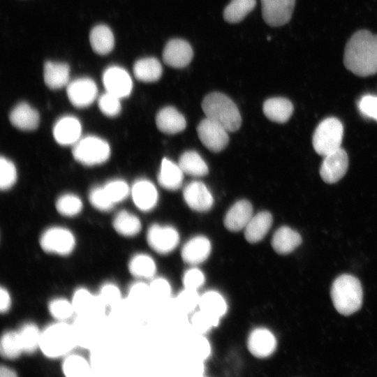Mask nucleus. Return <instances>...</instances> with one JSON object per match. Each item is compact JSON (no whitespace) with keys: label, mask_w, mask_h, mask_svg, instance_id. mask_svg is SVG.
<instances>
[{"label":"nucleus","mask_w":377,"mask_h":377,"mask_svg":"<svg viewBox=\"0 0 377 377\" xmlns=\"http://www.w3.org/2000/svg\"><path fill=\"white\" fill-rule=\"evenodd\" d=\"M295 0H261L262 15L272 27L286 24L291 18Z\"/></svg>","instance_id":"obj_12"},{"label":"nucleus","mask_w":377,"mask_h":377,"mask_svg":"<svg viewBox=\"0 0 377 377\" xmlns=\"http://www.w3.org/2000/svg\"><path fill=\"white\" fill-rule=\"evenodd\" d=\"M89 40L93 50L101 55L108 54L114 47L113 34L111 29L104 24H98L91 29Z\"/></svg>","instance_id":"obj_31"},{"label":"nucleus","mask_w":377,"mask_h":377,"mask_svg":"<svg viewBox=\"0 0 377 377\" xmlns=\"http://www.w3.org/2000/svg\"><path fill=\"white\" fill-rule=\"evenodd\" d=\"M12 305V298L8 290L1 286L0 288V311L1 313H7Z\"/></svg>","instance_id":"obj_53"},{"label":"nucleus","mask_w":377,"mask_h":377,"mask_svg":"<svg viewBox=\"0 0 377 377\" xmlns=\"http://www.w3.org/2000/svg\"><path fill=\"white\" fill-rule=\"evenodd\" d=\"M206 117L217 122L228 132L238 130L242 117L235 103L226 95L220 92L207 94L202 102Z\"/></svg>","instance_id":"obj_3"},{"label":"nucleus","mask_w":377,"mask_h":377,"mask_svg":"<svg viewBox=\"0 0 377 377\" xmlns=\"http://www.w3.org/2000/svg\"><path fill=\"white\" fill-rule=\"evenodd\" d=\"M120 99L118 96L105 91L98 98V108L105 116L116 117L121 110Z\"/></svg>","instance_id":"obj_44"},{"label":"nucleus","mask_w":377,"mask_h":377,"mask_svg":"<svg viewBox=\"0 0 377 377\" xmlns=\"http://www.w3.org/2000/svg\"><path fill=\"white\" fill-rule=\"evenodd\" d=\"M320 168L323 180L333 184L341 179L346 174L348 166V157L341 148L323 156Z\"/></svg>","instance_id":"obj_11"},{"label":"nucleus","mask_w":377,"mask_h":377,"mask_svg":"<svg viewBox=\"0 0 377 377\" xmlns=\"http://www.w3.org/2000/svg\"><path fill=\"white\" fill-rule=\"evenodd\" d=\"M331 297L339 313L348 316L356 312L362 304V288L360 281L350 274L340 275L332 285Z\"/></svg>","instance_id":"obj_4"},{"label":"nucleus","mask_w":377,"mask_h":377,"mask_svg":"<svg viewBox=\"0 0 377 377\" xmlns=\"http://www.w3.org/2000/svg\"><path fill=\"white\" fill-rule=\"evenodd\" d=\"M48 311L55 321L67 322L75 311L71 300L64 297H55L48 303Z\"/></svg>","instance_id":"obj_39"},{"label":"nucleus","mask_w":377,"mask_h":377,"mask_svg":"<svg viewBox=\"0 0 377 377\" xmlns=\"http://www.w3.org/2000/svg\"><path fill=\"white\" fill-rule=\"evenodd\" d=\"M149 285L151 297L165 300L168 299L171 294V286L165 278H154Z\"/></svg>","instance_id":"obj_49"},{"label":"nucleus","mask_w":377,"mask_h":377,"mask_svg":"<svg viewBox=\"0 0 377 377\" xmlns=\"http://www.w3.org/2000/svg\"><path fill=\"white\" fill-rule=\"evenodd\" d=\"M9 119L15 127L22 131L36 129L40 120L38 112L24 102L18 103L13 108Z\"/></svg>","instance_id":"obj_23"},{"label":"nucleus","mask_w":377,"mask_h":377,"mask_svg":"<svg viewBox=\"0 0 377 377\" xmlns=\"http://www.w3.org/2000/svg\"><path fill=\"white\" fill-rule=\"evenodd\" d=\"M162 73L163 68L160 61L154 57L140 59L133 65L135 77L144 82H154L158 80Z\"/></svg>","instance_id":"obj_30"},{"label":"nucleus","mask_w":377,"mask_h":377,"mask_svg":"<svg viewBox=\"0 0 377 377\" xmlns=\"http://www.w3.org/2000/svg\"><path fill=\"white\" fill-rule=\"evenodd\" d=\"M66 91L71 104L76 108H83L93 103L96 98L98 89L93 80L81 77L69 82Z\"/></svg>","instance_id":"obj_10"},{"label":"nucleus","mask_w":377,"mask_h":377,"mask_svg":"<svg viewBox=\"0 0 377 377\" xmlns=\"http://www.w3.org/2000/svg\"><path fill=\"white\" fill-rule=\"evenodd\" d=\"M195 353L200 360L207 358L211 354V346L208 340L204 337H200L195 342Z\"/></svg>","instance_id":"obj_52"},{"label":"nucleus","mask_w":377,"mask_h":377,"mask_svg":"<svg viewBox=\"0 0 377 377\" xmlns=\"http://www.w3.org/2000/svg\"><path fill=\"white\" fill-rule=\"evenodd\" d=\"M82 125L77 118L66 115L54 124L52 134L54 140L61 145H74L80 138Z\"/></svg>","instance_id":"obj_18"},{"label":"nucleus","mask_w":377,"mask_h":377,"mask_svg":"<svg viewBox=\"0 0 377 377\" xmlns=\"http://www.w3.org/2000/svg\"><path fill=\"white\" fill-rule=\"evenodd\" d=\"M256 0H231L223 11V17L229 23L242 21L253 10Z\"/></svg>","instance_id":"obj_38"},{"label":"nucleus","mask_w":377,"mask_h":377,"mask_svg":"<svg viewBox=\"0 0 377 377\" xmlns=\"http://www.w3.org/2000/svg\"><path fill=\"white\" fill-rule=\"evenodd\" d=\"M211 251L212 245L209 239L198 235L186 242L182 249L181 256L186 263L196 265L205 261Z\"/></svg>","instance_id":"obj_20"},{"label":"nucleus","mask_w":377,"mask_h":377,"mask_svg":"<svg viewBox=\"0 0 377 377\" xmlns=\"http://www.w3.org/2000/svg\"><path fill=\"white\" fill-rule=\"evenodd\" d=\"M89 200L94 207L102 212L110 211L114 205L103 186L91 188L89 194Z\"/></svg>","instance_id":"obj_45"},{"label":"nucleus","mask_w":377,"mask_h":377,"mask_svg":"<svg viewBox=\"0 0 377 377\" xmlns=\"http://www.w3.org/2000/svg\"><path fill=\"white\" fill-rule=\"evenodd\" d=\"M357 107L360 113L370 119L377 121V96L367 94L361 97L358 101Z\"/></svg>","instance_id":"obj_48"},{"label":"nucleus","mask_w":377,"mask_h":377,"mask_svg":"<svg viewBox=\"0 0 377 377\" xmlns=\"http://www.w3.org/2000/svg\"><path fill=\"white\" fill-rule=\"evenodd\" d=\"M183 177L184 172L178 164L168 158H163L158 175V182L163 188L170 191L179 189L182 185Z\"/></svg>","instance_id":"obj_28"},{"label":"nucleus","mask_w":377,"mask_h":377,"mask_svg":"<svg viewBox=\"0 0 377 377\" xmlns=\"http://www.w3.org/2000/svg\"><path fill=\"white\" fill-rule=\"evenodd\" d=\"M147 242L155 252L159 254H168L177 246L179 242V235L172 226L154 223L147 230Z\"/></svg>","instance_id":"obj_8"},{"label":"nucleus","mask_w":377,"mask_h":377,"mask_svg":"<svg viewBox=\"0 0 377 377\" xmlns=\"http://www.w3.org/2000/svg\"><path fill=\"white\" fill-rule=\"evenodd\" d=\"M200 309L219 318L228 310L227 302L223 296L216 290H209L200 296Z\"/></svg>","instance_id":"obj_34"},{"label":"nucleus","mask_w":377,"mask_h":377,"mask_svg":"<svg viewBox=\"0 0 377 377\" xmlns=\"http://www.w3.org/2000/svg\"><path fill=\"white\" fill-rule=\"evenodd\" d=\"M112 226L118 234L126 237L137 235L142 228L139 218L126 210H121L117 213L114 217Z\"/></svg>","instance_id":"obj_32"},{"label":"nucleus","mask_w":377,"mask_h":377,"mask_svg":"<svg viewBox=\"0 0 377 377\" xmlns=\"http://www.w3.org/2000/svg\"><path fill=\"white\" fill-rule=\"evenodd\" d=\"M302 242L300 235L288 226L278 228L272 236L271 244L279 254H288L293 251Z\"/></svg>","instance_id":"obj_25"},{"label":"nucleus","mask_w":377,"mask_h":377,"mask_svg":"<svg viewBox=\"0 0 377 377\" xmlns=\"http://www.w3.org/2000/svg\"><path fill=\"white\" fill-rule=\"evenodd\" d=\"M220 318L204 311H197L192 317L191 323L194 328L200 333H205L219 323Z\"/></svg>","instance_id":"obj_46"},{"label":"nucleus","mask_w":377,"mask_h":377,"mask_svg":"<svg viewBox=\"0 0 377 377\" xmlns=\"http://www.w3.org/2000/svg\"><path fill=\"white\" fill-rule=\"evenodd\" d=\"M41 249L49 254L67 256L71 254L76 246L73 233L66 228L52 226L41 234L39 239Z\"/></svg>","instance_id":"obj_7"},{"label":"nucleus","mask_w":377,"mask_h":377,"mask_svg":"<svg viewBox=\"0 0 377 377\" xmlns=\"http://www.w3.org/2000/svg\"><path fill=\"white\" fill-rule=\"evenodd\" d=\"M17 179V170L8 158L1 156L0 159V188L2 191L10 188Z\"/></svg>","instance_id":"obj_43"},{"label":"nucleus","mask_w":377,"mask_h":377,"mask_svg":"<svg viewBox=\"0 0 377 377\" xmlns=\"http://www.w3.org/2000/svg\"><path fill=\"white\" fill-rule=\"evenodd\" d=\"M272 225V216L267 211L253 215L245 228L244 237L251 244L261 241L267 235Z\"/></svg>","instance_id":"obj_24"},{"label":"nucleus","mask_w":377,"mask_h":377,"mask_svg":"<svg viewBox=\"0 0 377 377\" xmlns=\"http://www.w3.org/2000/svg\"><path fill=\"white\" fill-rule=\"evenodd\" d=\"M128 298L134 302H142L151 297L149 285L142 281L132 283L127 292Z\"/></svg>","instance_id":"obj_50"},{"label":"nucleus","mask_w":377,"mask_h":377,"mask_svg":"<svg viewBox=\"0 0 377 377\" xmlns=\"http://www.w3.org/2000/svg\"><path fill=\"white\" fill-rule=\"evenodd\" d=\"M197 132L205 147L214 152L224 149L229 141L228 131L221 124L207 117L199 123Z\"/></svg>","instance_id":"obj_9"},{"label":"nucleus","mask_w":377,"mask_h":377,"mask_svg":"<svg viewBox=\"0 0 377 377\" xmlns=\"http://www.w3.org/2000/svg\"><path fill=\"white\" fill-rule=\"evenodd\" d=\"M193 52L190 44L180 38L169 40L163 51L164 63L172 68L186 67L192 60Z\"/></svg>","instance_id":"obj_15"},{"label":"nucleus","mask_w":377,"mask_h":377,"mask_svg":"<svg viewBox=\"0 0 377 377\" xmlns=\"http://www.w3.org/2000/svg\"><path fill=\"white\" fill-rule=\"evenodd\" d=\"M276 339L274 334L265 327L253 330L247 339L249 352L258 358H266L276 350Z\"/></svg>","instance_id":"obj_16"},{"label":"nucleus","mask_w":377,"mask_h":377,"mask_svg":"<svg viewBox=\"0 0 377 377\" xmlns=\"http://www.w3.org/2000/svg\"><path fill=\"white\" fill-rule=\"evenodd\" d=\"M106 91L120 98L128 96L133 89L132 79L128 72L117 66H110L103 74Z\"/></svg>","instance_id":"obj_13"},{"label":"nucleus","mask_w":377,"mask_h":377,"mask_svg":"<svg viewBox=\"0 0 377 377\" xmlns=\"http://www.w3.org/2000/svg\"><path fill=\"white\" fill-rule=\"evenodd\" d=\"M133 201L141 211L153 209L158 202V191L155 186L149 180L139 179L131 188Z\"/></svg>","instance_id":"obj_19"},{"label":"nucleus","mask_w":377,"mask_h":377,"mask_svg":"<svg viewBox=\"0 0 377 377\" xmlns=\"http://www.w3.org/2000/svg\"><path fill=\"white\" fill-rule=\"evenodd\" d=\"M156 124L161 132L172 135L184 131L186 126V121L182 114L175 108L166 106L157 113Z\"/></svg>","instance_id":"obj_22"},{"label":"nucleus","mask_w":377,"mask_h":377,"mask_svg":"<svg viewBox=\"0 0 377 377\" xmlns=\"http://www.w3.org/2000/svg\"><path fill=\"white\" fill-rule=\"evenodd\" d=\"M205 281L203 272L196 267H192L186 270L182 279L184 288L198 290Z\"/></svg>","instance_id":"obj_51"},{"label":"nucleus","mask_w":377,"mask_h":377,"mask_svg":"<svg viewBox=\"0 0 377 377\" xmlns=\"http://www.w3.org/2000/svg\"><path fill=\"white\" fill-rule=\"evenodd\" d=\"M40 330L36 324L28 322L23 324L17 330L24 353L31 354L40 347Z\"/></svg>","instance_id":"obj_36"},{"label":"nucleus","mask_w":377,"mask_h":377,"mask_svg":"<svg viewBox=\"0 0 377 377\" xmlns=\"http://www.w3.org/2000/svg\"><path fill=\"white\" fill-rule=\"evenodd\" d=\"M97 295L106 308L117 305L122 297L119 287L111 281L103 283L98 290Z\"/></svg>","instance_id":"obj_41"},{"label":"nucleus","mask_w":377,"mask_h":377,"mask_svg":"<svg viewBox=\"0 0 377 377\" xmlns=\"http://www.w3.org/2000/svg\"><path fill=\"white\" fill-rule=\"evenodd\" d=\"M128 269L133 276L140 279H149L155 275L156 265L149 255L138 253L130 258Z\"/></svg>","instance_id":"obj_29"},{"label":"nucleus","mask_w":377,"mask_h":377,"mask_svg":"<svg viewBox=\"0 0 377 377\" xmlns=\"http://www.w3.org/2000/svg\"><path fill=\"white\" fill-rule=\"evenodd\" d=\"M82 202L76 195L66 193L61 195L56 202L57 212L63 216L73 217L82 209Z\"/></svg>","instance_id":"obj_40"},{"label":"nucleus","mask_w":377,"mask_h":377,"mask_svg":"<svg viewBox=\"0 0 377 377\" xmlns=\"http://www.w3.org/2000/svg\"><path fill=\"white\" fill-rule=\"evenodd\" d=\"M200 296L197 290L186 288L182 290L177 297V302L181 308L187 312L192 311L197 306H199Z\"/></svg>","instance_id":"obj_47"},{"label":"nucleus","mask_w":377,"mask_h":377,"mask_svg":"<svg viewBox=\"0 0 377 377\" xmlns=\"http://www.w3.org/2000/svg\"><path fill=\"white\" fill-rule=\"evenodd\" d=\"M110 147L107 141L95 135L80 138L73 148L74 158L84 165L92 166L106 162L110 156Z\"/></svg>","instance_id":"obj_6"},{"label":"nucleus","mask_w":377,"mask_h":377,"mask_svg":"<svg viewBox=\"0 0 377 377\" xmlns=\"http://www.w3.org/2000/svg\"><path fill=\"white\" fill-rule=\"evenodd\" d=\"M183 197L191 209L199 212L209 210L214 203L212 195L208 188L198 181L190 182L184 187Z\"/></svg>","instance_id":"obj_17"},{"label":"nucleus","mask_w":377,"mask_h":377,"mask_svg":"<svg viewBox=\"0 0 377 377\" xmlns=\"http://www.w3.org/2000/svg\"><path fill=\"white\" fill-rule=\"evenodd\" d=\"M43 77L49 88L61 89L69 83V66L61 62L47 61L44 65Z\"/></svg>","instance_id":"obj_26"},{"label":"nucleus","mask_w":377,"mask_h":377,"mask_svg":"<svg viewBox=\"0 0 377 377\" xmlns=\"http://www.w3.org/2000/svg\"><path fill=\"white\" fill-rule=\"evenodd\" d=\"M17 374L14 369L6 366H1L0 368L1 377H15Z\"/></svg>","instance_id":"obj_54"},{"label":"nucleus","mask_w":377,"mask_h":377,"mask_svg":"<svg viewBox=\"0 0 377 377\" xmlns=\"http://www.w3.org/2000/svg\"><path fill=\"white\" fill-rule=\"evenodd\" d=\"M75 314L80 316L97 317L101 316L106 307L95 295L85 287H79L71 297Z\"/></svg>","instance_id":"obj_14"},{"label":"nucleus","mask_w":377,"mask_h":377,"mask_svg":"<svg viewBox=\"0 0 377 377\" xmlns=\"http://www.w3.org/2000/svg\"><path fill=\"white\" fill-rule=\"evenodd\" d=\"M78 344L75 327L67 322L55 321L41 332L39 350L47 358L64 357Z\"/></svg>","instance_id":"obj_2"},{"label":"nucleus","mask_w":377,"mask_h":377,"mask_svg":"<svg viewBox=\"0 0 377 377\" xmlns=\"http://www.w3.org/2000/svg\"><path fill=\"white\" fill-rule=\"evenodd\" d=\"M343 63L358 76L377 73V35L365 29L355 32L346 43Z\"/></svg>","instance_id":"obj_1"},{"label":"nucleus","mask_w":377,"mask_h":377,"mask_svg":"<svg viewBox=\"0 0 377 377\" xmlns=\"http://www.w3.org/2000/svg\"><path fill=\"white\" fill-rule=\"evenodd\" d=\"M103 187L114 205L124 200L131 193L128 185L122 179H112L105 183Z\"/></svg>","instance_id":"obj_42"},{"label":"nucleus","mask_w":377,"mask_h":377,"mask_svg":"<svg viewBox=\"0 0 377 377\" xmlns=\"http://www.w3.org/2000/svg\"><path fill=\"white\" fill-rule=\"evenodd\" d=\"M0 353L7 360H15L24 353L17 331H6L1 335Z\"/></svg>","instance_id":"obj_37"},{"label":"nucleus","mask_w":377,"mask_h":377,"mask_svg":"<svg viewBox=\"0 0 377 377\" xmlns=\"http://www.w3.org/2000/svg\"><path fill=\"white\" fill-rule=\"evenodd\" d=\"M343 127L335 117L323 119L314 131L312 144L317 154L323 156L339 148L342 142Z\"/></svg>","instance_id":"obj_5"},{"label":"nucleus","mask_w":377,"mask_h":377,"mask_svg":"<svg viewBox=\"0 0 377 377\" xmlns=\"http://www.w3.org/2000/svg\"><path fill=\"white\" fill-rule=\"evenodd\" d=\"M178 165L184 174L193 177H203L209 172L207 163L195 151H184L179 157Z\"/></svg>","instance_id":"obj_33"},{"label":"nucleus","mask_w":377,"mask_h":377,"mask_svg":"<svg viewBox=\"0 0 377 377\" xmlns=\"http://www.w3.org/2000/svg\"><path fill=\"white\" fill-rule=\"evenodd\" d=\"M263 112L271 121L283 124L286 122L293 112V105L287 98L274 97L267 99L263 104Z\"/></svg>","instance_id":"obj_27"},{"label":"nucleus","mask_w":377,"mask_h":377,"mask_svg":"<svg viewBox=\"0 0 377 377\" xmlns=\"http://www.w3.org/2000/svg\"><path fill=\"white\" fill-rule=\"evenodd\" d=\"M253 207L246 200L236 202L226 212L223 223L230 231L244 230L253 216Z\"/></svg>","instance_id":"obj_21"},{"label":"nucleus","mask_w":377,"mask_h":377,"mask_svg":"<svg viewBox=\"0 0 377 377\" xmlns=\"http://www.w3.org/2000/svg\"><path fill=\"white\" fill-rule=\"evenodd\" d=\"M63 358L61 371L65 376L79 377L89 374V362L84 356L70 353Z\"/></svg>","instance_id":"obj_35"}]
</instances>
